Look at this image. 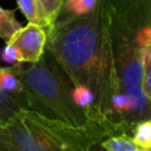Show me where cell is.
<instances>
[{"label": "cell", "instance_id": "cell-1", "mask_svg": "<svg viewBox=\"0 0 151 151\" xmlns=\"http://www.w3.org/2000/svg\"><path fill=\"white\" fill-rule=\"evenodd\" d=\"M110 20V0H100L96 9L85 15H59L46 29V47L74 86L91 92L94 122L114 126L122 132L111 123L118 83Z\"/></svg>", "mask_w": 151, "mask_h": 151}, {"label": "cell", "instance_id": "cell-2", "mask_svg": "<svg viewBox=\"0 0 151 151\" xmlns=\"http://www.w3.org/2000/svg\"><path fill=\"white\" fill-rule=\"evenodd\" d=\"M110 15L116 97L126 99L125 118H142L151 110V100L143 90V51L151 46V0H110Z\"/></svg>", "mask_w": 151, "mask_h": 151}, {"label": "cell", "instance_id": "cell-3", "mask_svg": "<svg viewBox=\"0 0 151 151\" xmlns=\"http://www.w3.org/2000/svg\"><path fill=\"white\" fill-rule=\"evenodd\" d=\"M122 133L106 124L74 127L46 118L31 110H20L0 129V151H88L105 138Z\"/></svg>", "mask_w": 151, "mask_h": 151}, {"label": "cell", "instance_id": "cell-4", "mask_svg": "<svg viewBox=\"0 0 151 151\" xmlns=\"http://www.w3.org/2000/svg\"><path fill=\"white\" fill-rule=\"evenodd\" d=\"M27 98L28 110L74 127L94 124L74 99V84L46 47L34 64L13 65Z\"/></svg>", "mask_w": 151, "mask_h": 151}, {"label": "cell", "instance_id": "cell-5", "mask_svg": "<svg viewBox=\"0 0 151 151\" xmlns=\"http://www.w3.org/2000/svg\"><path fill=\"white\" fill-rule=\"evenodd\" d=\"M46 31L34 24L22 26L6 44L11 45L18 55L19 64H34L46 50Z\"/></svg>", "mask_w": 151, "mask_h": 151}, {"label": "cell", "instance_id": "cell-6", "mask_svg": "<svg viewBox=\"0 0 151 151\" xmlns=\"http://www.w3.org/2000/svg\"><path fill=\"white\" fill-rule=\"evenodd\" d=\"M0 91L12 97L20 105L21 110H28L27 98L25 94L22 83L13 66H0Z\"/></svg>", "mask_w": 151, "mask_h": 151}, {"label": "cell", "instance_id": "cell-7", "mask_svg": "<svg viewBox=\"0 0 151 151\" xmlns=\"http://www.w3.org/2000/svg\"><path fill=\"white\" fill-rule=\"evenodd\" d=\"M17 4L29 24L38 25L45 31L52 26L45 11L37 0H17Z\"/></svg>", "mask_w": 151, "mask_h": 151}, {"label": "cell", "instance_id": "cell-8", "mask_svg": "<svg viewBox=\"0 0 151 151\" xmlns=\"http://www.w3.org/2000/svg\"><path fill=\"white\" fill-rule=\"evenodd\" d=\"M21 27L15 18V9H5L0 6V38L6 44Z\"/></svg>", "mask_w": 151, "mask_h": 151}, {"label": "cell", "instance_id": "cell-9", "mask_svg": "<svg viewBox=\"0 0 151 151\" xmlns=\"http://www.w3.org/2000/svg\"><path fill=\"white\" fill-rule=\"evenodd\" d=\"M101 146L106 151H146V149L139 147L129 134H117L105 138Z\"/></svg>", "mask_w": 151, "mask_h": 151}, {"label": "cell", "instance_id": "cell-10", "mask_svg": "<svg viewBox=\"0 0 151 151\" xmlns=\"http://www.w3.org/2000/svg\"><path fill=\"white\" fill-rule=\"evenodd\" d=\"M100 0H65L59 15L78 17L91 13L96 9Z\"/></svg>", "mask_w": 151, "mask_h": 151}, {"label": "cell", "instance_id": "cell-11", "mask_svg": "<svg viewBox=\"0 0 151 151\" xmlns=\"http://www.w3.org/2000/svg\"><path fill=\"white\" fill-rule=\"evenodd\" d=\"M133 142L142 149H151V119L138 123L132 131Z\"/></svg>", "mask_w": 151, "mask_h": 151}, {"label": "cell", "instance_id": "cell-12", "mask_svg": "<svg viewBox=\"0 0 151 151\" xmlns=\"http://www.w3.org/2000/svg\"><path fill=\"white\" fill-rule=\"evenodd\" d=\"M20 110V105L12 97L0 91V119L5 124H7Z\"/></svg>", "mask_w": 151, "mask_h": 151}, {"label": "cell", "instance_id": "cell-13", "mask_svg": "<svg viewBox=\"0 0 151 151\" xmlns=\"http://www.w3.org/2000/svg\"><path fill=\"white\" fill-rule=\"evenodd\" d=\"M37 1L40 4L47 18L50 19L51 24L53 25V22L57 20V18L60 14V11L63 8L65 0H37Z\"/></svg>", "mask_w": 151, "mask_h": 151}, {"label": "cell", "instance_id": "cell-14", "mask_svg": "<svg viewBox=\"0 0 151 151\" xmlns=\"http://www.w3.org/2000/svg\"><path fill=\"white\" fill-rule=\"evenodd\" d=\"M1 58H2L5 61L12 64L11 66H13V65H19L17 52H15V50H14L11 45H5V47H4V50H2Z\"/></svg>", "mask_w": 151, "mask_h": 151}, {"label": "cell", "instance_id": "cell-15", "mask_svg": "<svg viewBox=\"0 0 151 151\" xmlns=\"http://www.w3.org/2000/svg\"><path fill=\"white\" fill-rule=\"evenodd\" d=\"M88 151H106V150L101 146V144H100V143H98V144L92 145V146L90 147V150H88Z\"/></svg>", "mask_w": 151, "mask_h": 151}, {"label": "cell", "instance_id": "cell-16", "mask_svg": "<svg viewBox=\"0 0 151 151\" xmlns=\"http://www.w3.org/2000/svg\"><path fill=\"white\" fill-rule=\"evenodd\" d=\"M4 125H5V123H4V122H2L1 119H0V129H1V127H2Z\"/></svg>", "mask_w": 151, "mask_h": 151}, {"label": "cell", "instance_id": "cell-17", "mask_svg": "<svg viewBox=\"0 0 151 151\" xmlns=\"http://www.w3.org/2000/svg\"><path fill=\"white\" fill-rule=\"evenodd\" d=\"M146 151H151V149H146Z\"/></svg>", "mask_w": 151, "mask_h": 151}]
</instances>
